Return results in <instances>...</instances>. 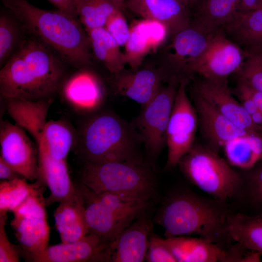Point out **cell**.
I'll return each mask as SVG.
<instances>
[{"mask_svg": "<svg viewBox=\"0 0 262 262\" xmlns=\"http://www.w3.org/2000/svg\"><path fill=\"white\" fill-rule=\"evenodd\" d=\"M193 92L211 103L220 113L239 128L262 133L240 102L232 96L227 83L203 79L196 82Z\"/></svg>", "mask_w": 262, "mask_h": 262, "instance_id": "44dd1931", "label": "cell"}, {"mask_svg": "<svg viewBox=\"0 0 262 262\" xmlns=\"http://www.w3.org/2000/svg\"><path fill=\"white\" fill-rule=\"evenodd\" d=\"M79 180L97 193H109L145 202H153L158 196L155 169L147 159L84 162Z\"/></svg>", "mask_w": 262, "mask_h": 262, "instance_id": "277c9868", "label": "cell"}, {"mask_svg": "<svg viewBox=\"0 0 262 262\" xmlns=\"http://www.w3.org/2000/svg\"><path fill=\"white\" fill-rule=\"evenodd\" d=\"M27 33L50 47L66 62L88 67L92 52L87 31L79 19L60 10L39 8L27 0H1Z\"/></svg>", "mask_w": 262, "mask_h": 262, "instance_id": "7a4b0ae2", "label": "cell"}, {"mask_svg": "<svg viewBox=\"0 0 262 262\" xmlns=\"http://www.w3.org/2000/svg\"><path fill=\"white\" fill-rule=\"evenodd\" d=\"M93 55L112 74L125 68V55L105 27L87 31Z\"/></svg>", "mask_w": 262, "mask_h": 262, "instance_id": "f546056e", "label": "cell"}, {"mask_svg": "<svg viewBox=\"0 0 262 262\" xmlns=\"http://www.w3.org/2000/svg\"><path fill=\"white\" fill-rule=\"evenodd\" d=\"M164 77L156 67H148L122 71L112 74L111 83L114 93L133 100L142 107L157 94Z\"/></svg>", "mask_w": 262, "mask_h": 262, "instance_id": "2e32d148", "label": "cell"}, {"mask_svg": "<svg viewBox=\"0 0 262 262\" xmlns=\"http://www.w3.org/2000/svg\"><path fill=\"white\" fill-rule=\"evenodd\" d=\"M245 52L244 60L236 72L238 79L262 92V50Z\"/></svg>", "mask_w": 262, "mask_h": 262, "instance_id": "d590c367", "label": "cell"}, {"mask_svg": "<svg viewBox=\"0 0 262 262\" xmlns=\"http://www.w3.org/2000/svg\"><path fill=\"white\" fill-rule=\"evenodd\" d=\"M228 232L232 242L262 253V215L230 213Z\"/></svg>", "mask_w": 262, "mask_h": 262, "instance_id": "f1b7e54d", "label": "cell"}, {"mask_svg": "<svg viewBox=\"0 0 262 262\" xmlns=\"http://www.w3.org/2000/svg\"><path fill=\"white\" fill-rule=\"evenodd\" d=\"M141 145V138L132 122L106 112L86 121L80 134L79 149L84 162L143 160Z\"/></svg>", "mask_w": 262, "mask_h": 262, "instance_id": "5b68a950", "label": "cell"}, {"mask_svg": "<svg viewBox=\"0 0 262 262\" xmlns=\"http://www.w3.org/2000/svg\"><path fill=\"white\" fill-rule=\"evenodd\" d=\"M150 207L109 243V262H142L145 260L153 228Z\"/></svg>", "mask_w": 262, "mask_h": 262, "instance_id": "9a60e30c", "label": "cell"}, {"mask_svg": "<svg viewBox=\"0 0 262 262\" xmlns=\"http://www.w3.org/2000/svg\"><path fill=\"white\" fill-rule=\"evenodd\" d=\"M211 33L200 29L192 21L185 29L169 37L157 67L164 81L179 85L188 83L195 66L208 44Z\"/></svg>", "mask_w": 262, "mask_h": 262, "instance_id": "52a82bcc", "label": "cell"}, {"mask_svg": "<svg viewBox=\"0 0 262 262\" xmlns=\"http://www.w3.org/2000/svg\"><path fill=\"white\" fill-rule=\"evenodd\" d=\"M115 6L121 11H123L126 8L125 0H112Z\"/></svg>", "mask_w": 262, "mask_h": 262, "instance_id": "f6af8a7d", "label": "cell"}, {"mask_svg": "<svg viewBox=\"0 0 262 262\" xmlns=\"http://www.w3.org/2000/svg\"><path fill=\"white\" fill-rule=\"evenodd\" d=\"M240 9V0H202L193 11L192 22L210 33L221 30Z\"/></svg>", "mask_w": 262, "mask_h": 262, "instance_id": "4316f807", "label": "cell"}, {"mask_svg": "<svg viewBox=\"0 0 262 262\" xmlns=\"http://www.w3.org/2000/svg\"><path fill=\"white\" fill-rule=\"evenodd\" d=\"M74 141L71 127L62 120L47 121L37 147L44 148L57 160H67V155Z\"/></svg>", "mask_w": 262, "mask_h": 262, "instance_id": "4dcf8cb0", "label": "cell"}, {"mask_svg": "<svg viewBox=\"0 0 262 262\" xmlns=\"http://www.w3.org/2000/svg\"><path fill=\"white\" fill-rule=\"evenodd\" d=\"M7 213H0V262H19V248L10 242L5 229Z\"/></svg>", "mask_w": 262, "mask_h": 262, "instance_id": "74e56055", "label": "cell"}, {"mask_svg": "<svg viewBox=\"0 0 262 262\" xmlns=\"http://www.w3.org/2000/svg\"><path fill=\"white\" fill-rule=\"evenodd\" d=\"M178 165L189 182L213 198L226 202L239 192L241 175L209 147L194 144Z\"/></svg>", "mask_w": 262, "mask_h": 262, "instance_id": "8992f818", "label": "cell"}, {"mask_svg": "<svg viewBox=\"0 0 262 262\" xmlns=\"http://www.w3.org/2000/svg\"><path fill=\"white\" fill-rule=\"evenodd\" d=\"M53 216L62 243L75 242L88 234L84 207L76 189L70 196L60 202Z\"/></svg>", "mask_w": 262, "mask_h": 262, "instance_id": "484cf974", "label": "cell"}, {"mask_svg": "<svg viewBox=\"0 0 262 262\" xmlns=\"http://www.w3.org/2000/svg\"><path fill=\"white\" fill-rule=\"evenodd\" d=\"M88 68H79L65 80L64 79L59 90L71 107L83 113L96 111L105 98V90L101 79Z\"/></svg>", "mask_w": 262, "mask_h": 262, "instance_id": "5bb4252c", "label": "cell"}, {"mask_svg": "<svg viewBox=\"0 0 262 262\" xmlns=\"http://www.w3.org/2000/svg\"><path fill=\"white\" fill-rule=\"evenodd\" d=\"M38 177L37 180L48 187L50 194L45 199L46 206L68 198L76 188L69 175L67 160L52 158L43 147H37Z\"/></svg>", "mask_w": 262, "mask_h": 262, "instance_id": "7402d4cb", "label": "cell"}, {"mask_svg": "<svg viewBox=\"0 0 262 262\" xmlns=\"http://www.w3.org/2000/svg\"><path fill=\"white\" fill-rule=\"evenodd\" d=\"M245 57L244 50L219 30L211 33L194 73L208 80L227 83L228 78L237 71Z\"/></svg>", "mask_w": 262, "mask_h": 262, "instance_id": "8fae6325", "label": "cell"}, {"mask_svg": "<svg viewBox=\"0 0 262 262\" xmlns=\"http://www.w3.org/2000/svg\"><path fill=\"white\" fill-rule=\"evenodd\" d=\"M28 34L10 12L0 14V65L2 66L18 49Z\"/></svg>", "mask_w": 262, "mask_h": 262, "instance_id": "836d02e7", "label": "cell"}, {"mask_svg": "<svg viewBox=\"0 0 262 262\" xmlns=\"http://www.w3.org/2000/svg\"><path fill=\"white\" fill-rule=\"evenodd\" d=\"M110 242L89 233L71 243L48 246L33 262H108Z\"/></svg>", "mask_w": 262, "mask_h": 262, "instance_id": "e0dca14e", "label": "cell"}, {"mask_svg": "<svg viewBox=\"0 0 262 262\" xmlns=\"http://www.w3.org/2000/svg\"><path fill=\"white\" fill-rule=\"evenodd\" d=\"M48 0L54 5L58 10L77 18L76 6L79 0Z\"/></svg>", "mask_w": 262, "mask_h": 262, "instance_id": "ab89813d", "label": "cell"}, {"mask_svg": "<svg viewBox=\"0 0 262 262\" xmlns=\"http://www.w3.org/2000/svg\"><path fill=\"white\" fill-rule=\"evenodd\" d=\"M177 262H226V248L201 237L185 235L163 238Z\"/></svg>", "mask_w": 262, "mask_h": 262, "instance_id": "603a6c76", "label": "cell"}, {"mask_svg": "<svg viewBox=\"0 0 262 262\" xmlns=\"http://www.w3.org/2000/svg\"><path fill=\"white\" fill-rule=\"evenodd\" d=\"M125 6L143 18L164 24L169 38L188 27L193 19L191 9L180 0H127Z\"/></svg>", "mask_w": 262, "mask_h": 262, "instance_id": "ac0fdd59", "label": "cell"}, {"mask_svg": "<svg viewBox=\"0 0 262 262\" xmlns=\"http://www.w3.org/2000/svg\"><path fill=\"white\" fill-rule=\"evenodd\" d=\"M64 61L38 38L28 34L0 70L3 99H52L64 79Z\"/></svg>", "mask_w": 262, "mask_h": 262, "instance_id": "6da1fadb", "label": "cell"}, {"mask_svg": "<svg viewBox=\"0 0 262 262\" xmlns=\"http://www.w3.org/2000/svg\"><path fill=\"white\" fill-rule=\"evenodd\" d=\"M230 213L226 202L178 190L164 199L154 221L164 228L165 238L195 234L226 248L232 244L228 232Z\"/></svg>", "mask_w": 262, "mask_h": 262, "instance_id": "3957f363", "label": "cell"}, {"mask_svg": "<svg viewBox=\"0 0 262 262\" xmlns=\"http://www.w3.org/2000/svg\"><path fill=\"white\" fill-rule=\"evenodd\" d=\"M187 84L182 82L178 86L167 128L166 146L168 150L165 170L178 165L194 145L198 120L195 106L186 92Z\"/></svg>", "mask_w": 262, "mask_h": 262, "instance_id": "30bf717a", "label": "cell"}, {"mask_svg": "<svg viewBox=\"0 0 262 262\" xmlns=\"http://www.w3.org/2000/svg\"><path fill=\"white\" fill-rule=\"evenodd\" d=\"M193 95L202 134L209 143V147L216 151L229 141L254 132L239 128L207 100L194 92Z\"/></svg>", "mask_w": 262, "mask_h": 262, "instance_id": "ffe728a7", "label": "cell"}, {"mask_svg": "<svg viewBox=\"0 0 262 262\" xmlns=\"http://www.w3.org/2000/svg\"><path fill=\"white\" fill-rule=\"evenodd\" d=\"M74 184L84 207L88 234L110 242L137 218L103 204L94 191L81 182Z\"/></svg>", "mask_w": 262, "mask_h": 262, "instance_id": "4fadbf2b", "label": "cell"}, {"mask_svg": "<svg viewBox=\"0 0 262 262\" xmlns=\"http://www.w3.org/2000/svg\"><path fill=\"white\" fill-rule=\"evenodd\" d=\"M221 30L244 51L262 50V7L240 10Z\"/></svg>", "mask_w": 262, "mask_h": 262, "instance_id": "d4e9b609", "label": "cell"}, {"mask_svg": "<svg viewBox=\"0 0 262 262\" xmlns=\"http://www.w3.org/2000/svg\"><path fill=\"white\" fill-rule=\"evenodd\" d=\"M105 28L120 47L128 42L131 29L122 11L118 10L107 21Z\"/></svg>", "mask_w": 262, "mask_h": 262, "instance_id": "8d00e7d4", "label": "cell"}, {"mask_svg": "<svg viewBox=\"0 0 262 262\" xmlns=\"http://www.w3.org/2000/svg\"><path fill=\"white\" fill-rule=\"evenodd\" d=\"M124 52L131 69L140 67L146 56L161 47L169 38L167 28L156 20L142 18L134 22Z\"/></svg>", "mask_w": 262, "mask_h": 262, "instance_id": "d6986e66", "label": "cell"}, {"mask_svg": "<svg viewBox=\"0 0 262 262\" xmlns=\"http://www.w3.org/2000/svg\"><path fill=\"white\" fill-rule=\"evenodd\" d=\"M145 260L148 262H177L162 238L151 234Z\"/></svg>", "mask_w": 262, "mask_h": 262, "instance_id": "f35d334b", "label": "cell"}, {"mask_svg": "<svg viewBox=\"0 0 262 262\" xmlns=\"http://www.w3.org/2000/svg\"><path fill=\"white\" fill-rule=\"evenodd\" d=\"M44 192L33 190L12 212L10 225L19 244L20 255L32 262L48 246L49 228Z\"/></svg>", "mask_w": 262, "mask_h": 262, "instance_id": "ba28073f", "label": "cell"}, {"mask_svg": "<svg viewBox=\"0 0 262 262\" xmlns=\"http://www.w3.org/2000/svg\"><path fill=\"white\" fill-rule=\"evenodd\" d=\"M243 172L236 197L241 198L247 211L246 213L262 215V159L252 168Z\"/></svg>", "mask_w": 262, "mask_h": 262, "instance_id": "1f68e13d", "label": "cell"}, {"mask_svg": "<svg viewBox=\"0 0 262 262\" xmlns=\"http://www.w3.org/2000/svg\"><path fill=\"white\" fill-rule=\"evenodd\" d=\"M240 10H249L262 7V0H240Z\"/></svg>", "mask_w": 262, "mask_h": 262, "instance_id": "7bdbcfd3", "label": "cell"}, {"mask_svg": "<svg viewBox=\"0 0 262 262\" xmlns=\"http://www.w3.org/2000/svg\"><path fill=\"white\" fill-rule=\"evenodd\" d=\"M9 116L16 124L29 132L36 144L40 140L52 99L33 100L21 98L3 99Z\"/></svg>", "mask_w": 262, "mask_h": 262, "instance_id": "cb8c5ba5", "label": "cell"}, {"mask_svg": "<svg viewBox=\"0 0 262 262\" xmlns=\"http://www.w3.org/2000/svg\"><path fill=\"white\" fill-rule=\"evenodd\" d=\"M189 7L193 11L197 7L202 0H186Z\"/></svg>", "mask_w": 262, "mask_h": 262, "instance_id": "ee69618b", "label": "cell"}, {"mask_svg": "<svg viewBox=\"0 0 262 262\" xmlns=\"http://www.w3.org/2000/svg\"><path fill=\"white\" fill-rule=\"evenodd\" d=\"M237 83L243 88L253 98L262 118V92L254 89L240 79H238Z\"/></svg>", "mask_w": 262, "mask_h": 262, "instance_id": "b9f144b4", "label": "cell"}, {"mask_svg": "<svg viewBox=\"0 0 262 262\" xmlns=\"http://www.w3.org/2000/svg\"><path fill=\"white\" fill-rule=\"evenodd\" d=\"M178 86L163 85L132 122L141 138L146 158L154 169L156 161L166 145V131Z\"/></svg>", "mask_w": 262, "mask_h": 262, "instance_id": "9c48e42d", "label": "cell"}, {"mask_svg": "<svg viewBox=\"0 0 262 262\" xmlns=\"http://www.w3.org/2000/svg\"><path fill=\"white\" fill-rule=\"evenodd\" d=\"M0 178L3 180H11L24 178L0 156Z\"/></svg>", "mask_w": 262, "mask_h": 262, "instance_id": "60d3db41", "label": "cell"}, {"mask_svg": "<svg viewBox=\"0 0 262 262\" xmlns=\"http://www.w3.org/2000/svg\"><path fill=\"white\" fill-rule=\"evenodd\" d=\"M0 157L26 179L38 177V149L25 130L2 120L0 126Z\"/></svg>", "mask_w": 262, "mask_h": 262, "instance_id": "7c38bea8", "label": "cell"}, {"mask_svg": "<svg viewBox=\"0 0 262 262\" xmlns=\"http://www.w3.org/2000/svg\"><path fill=\"white\" fill-rule=\"evenodd\" d=\"M222 149L232 166L248 170L262 159V134L252 132L239 136L226 143Z\"/></svg>", "mask_w": 262, "mask_h": 262, "instance_id": "83f0119b", "label": "cell"}, {"mask_svg": "<svg viewBox=\"0 0 262 262\" xmlns=\"http://www.w3.org/2000/svg\"><path fill=\"white\" fill-rule=\"evenodd\" d=\"M180 1H182V2H183L184 3H185L186 5H187V6H188V3L186 1V0H180ZM190 8V7H189Z\"/></svg>", "mask_w": 262, "mask_h": 262, "instance_id": "bcb514c9", "label": "cell"}, {"mask_svg": "<svg viewBox=\"0 0 262 262\" xmlns=\"http://www.w3.org/2000/svg\"><path fill=\"white\" fill-rule=\"evenodd\" d=\"M35 185L28 183L25 178L0 183V213L12 212L32 191Z\"/></svg>", "mask_w": 262, "mask_h": 262, "instance_id": "e575fe53", "label": "cell"}, {"mask_svg": "<svg viewBox=\"0 0 262 262\" xmlns=\"http://www.w3.org/2000/svg\"><path fill=\"white\" fill-rule=\"evenodd\" d=\"M119 10L112 0H79L76 14L80 23L88 31L105 27L110 17Z\"/></svg>", "mask_w": 262, "mask_h": 262, "instance_id": "d6a6232c", "label": "cell"}]
</instances>
